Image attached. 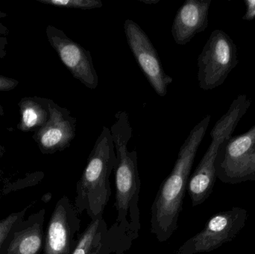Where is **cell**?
Wrapping results in <instances>:
<instances>
[{
    "label": "cell",
    "instance_id": "6da1fadb",
    "mask_svg": "<svg viewBox=\"0 0 255 254\" xmlns=\"http://www.w3.org/2000/svg\"><path fill=\"white\" fill-rule=\"evenodd\" d=\"M111 129L115 152V186L117 219L108 228L107 237L113 254H124L130 249L140 231L139 200L140 178L136 150L129 152L128 144L133 135L128 113L119 111Z\"/></svg>",
    "mask_w": 255,
    "mask_h": 254
},
{
    "label": "cell",
    "instance_id": "7a4b0ae2",
    "mask_svg": "<svg viewBox=\"0 0 255 254\" xmlns=\"http://www.w3.org/2000/svg\"><path fill=\"white\" fill-rule=\"evenodd\" d=\"M211 119V115H207L191 130L180 148L172 171L160 185L151 205V233L159 243L167 241L178 228L192 167Z\"/></svg>",
    "mask_w": 255,
    "mask_h": 254
},
{
    "label": "cell",
    "instance_id": "3957f363",
    "mask_svg": "<svg viewBox=\"0 0 255 254\" xmlns=\"http://www.w3.org/2000/svg\"><path fill=\"white\" fill-rule=\"evenodd\" d=\"M116 158L111 129L104 126L76 186L74 206L79 215L85 212L91 220L103 216L112 195L110 176Z\"/></svg>",
    "mask_w": 255,
    "mask_h": 254
},
{
    "label": "cell",
    "instance_id": "277c9868",
    "mask_svg": "<svg viewBox=\"0 0 255 254\" xmlns=\"http://www.w3.org/2000/svg\"><path fill=\"white\" fill-rule=\"evenodd\" d=\"M252 100L245 94L232 101L228 111L216 122L211 130V143L189 180L187 189L192 205L197 207L212 193L215 184V163L222 144L232 137L237 126L251 107Z\"/></svg>",
    "mask_w": 255,
    "mask_h": 254
},
{
    "label": "cell",
    "instance_id": "5b68a950",
    "mask_svg": "<svg viewBox=\"0 0 255 254\" xmlns=\"http://www.w3.org/2000/svg\"><path fill=\"white\" fill-rule=\"evenodd\" d=\"M239 64L238 47L222 29L211 32L198 58V81L201 89L211 90L224 84Z\"/></svg>",
    "mask_w": 255,
    "mask_h": 254
},
{
    "label": "cell",
    "instance_id": "8992f818",
    "mask_svg": "<svg viewBox=\"0 0 255 254\" xmlns=\"http://www.w3.org/2000/svg\"><path fill=\"white\" fill-rule=\"evenodd\" d=\"M217 178L237 184L255 180V125L222 144L215 163Z\"/></svg>",
    "mask_w": 255,
    "mask_h": 254
},
{
    "label": "cell",
    "instance_id": "52a82bcc",
    "mask_svg": "<svg viewBox=\"0 0 255 254\" xmlns=\"http://www.w3.org/2000/svg\"><path fill=\"white\" fill-rule=\"evenodd\" d=\"M248 212L233 207L217 213L207 222L205 228L186 241L175 254L209 253L232 242L244 229Z\"/></svg>",
    "mask_w": 255,
    "mask_h": 254
},
{
    "label": "cell",
    "instance_id": "ba28073f",
    "mask_svg": "<svg viewBox=\"0 0 255 254\" xmlns=\"http://www.w3.org/2000/svg\"><path fill=\"white\" fill-rule=\"evenodd\" d=\"M124 31L128 45L148 83L157 95L164 97L173 79L165 73L158 53L149 37L131 19L125 21Z\"/></svg>",
    "mask_w": 255,
    "mask_h": 254
},
{
    "label": "cell",
    "instance_id": "9c48e42d",
    "mask_svg": "<svg viewBox=\"0 0 255 254\" xmlns=\"http://www.w3.org/2000/svg\"><path fill=\"white\" fill-rule=\"evenodd\" d=\"M46 34L49 44L72 76L90 89H97L99 77L91 52L53 25L46 27Z\"/></svg>",
    "mask_w": 255,
    "mask_h": 254
},
{
    "label": "cell",
    "instance_id": "30bf717a",
    "mask_svg": "<svg viewBox=\"0 0 255 254\" xmlns=\"http://www.w3.org/2000/svg\"><path fill=\"white\" fill-rule=\"evenodd\" d=\"M74 204L63 196L55 205L45 235L43 254H70L81 228V219Z\"/></svg>",
    "mask_w": 255,
    "mask_h": 254
},
{
    "label": "cell",
    "instance_id": "8fae6325",
    "mask_svg": "<svg viewBox=\"0 0 255 254\" xmlns=\"http://www.w3.org/2000/svg\"><path fill=\"white\" fill-rule=\"evenodd\" d=\"M49 118L41 128L34 131L33 140L43 155H52L70 147L76 135V118L66 107L49 99Z\"/></svg>",
    "mask_w": 255,
    "mask_h": 254
},
{
    "label": "cell",
    "instance_id": "7c38bea8",
    "mask_svg": "<svg viewBox=\"0 0 255 254\" xmlns=\"http://www.w3.org/2000/svg\"><path fill=\"white\" fill-rule=\"evenodd\" d=\"M45 209L21 219L7 234L0 254H40L44 246Z\"/></svg>",
    "mask_w": 255,
    "mask_h": 254
},
{
    "label": "cell",
    "instance_id": "4fadbf2b",
    "mask_svg": "<svg viewBox=\"0 0 255 254\" xmlns=\"http://www.w3.org/2000/svg\"><path fill=\"white\" fill-rule=\"evenodd\" d=\"M211 0H186L178 9L172 25V37L176 44H187L208 27Z\"/></svg>",
    "mask_w": 255,
    "mask_h": 254
},
{
    "label": "cell",
    "instance_id": "5bb4252c",
    "mask_svg": "<svg viewBox=\"0 0 255 254\" xmlns=\"http://www.w3.org/2000/svg\"><path fill=\"white\" fill-rule=\"evenodd\" d=\"M108 226L103 216L93 219L86 229L78 236L70 254H112L107 237Z\"/></svg>",
    "mask_w": 255,
    "mask_h": 254
},
{
    "label": "cell",
    "instance_id": "9a60e30c",
    "mask_svg": "<svg viewBox=\"0 0 255 254\" xmlns=\"http://www.w3.org/2000/svg\"><path fill=\"white\" fill-rule=\"evenodd\" d=\"M20 120L17 129L22 132L36 131L49 120V98L24 97L18 103Z\"/></svg>",
    "mask_w": 255,
    "mask_h": 254
},
{
    "label": "cell",
    "instance_id": "2e32d148",
    "mask_svg": "<svg viewBox=\"0 0 255 254\" xmlns=\"http://www.w3.org/2000/svg\"><path fill=\"white\" fill-rule=\"evenodd\" d=\"M42 4L63 7V8L91 10L103 7V1L100 0H36Z\"/></svg>",
    "mask_w": 255,
    "mask_h": 254
},
{
    "label": "cell",
    "instance_id": "e0dca14e",
    "mask_svg": "<svg viewBox=\"0 0 255 254\" xmlns=\"http://www.w3.org/2000/svg\"><path fill=\"white\" fill-rule=\"evenodd\" d=\"M28 208H29L28 207H25L22 211L11 213L7 217L0 220V249L7 234L11 231L12 228L19 221L25 218V213Z\"/></svg>",
    "mask_w": 255,
    "mask_h": 254
},
{
    "label": "cell",
    "instance_id": "ac0fdd59",
    "mask_svg": "<svg viewBox=\"0 0 255 254\" xmlns=\"http://www.w3.org/2000/svg\"><path fill=\"white\" fill-rule=\"evenodd\" d=\"M19 82L16 79L0 75V92H8L13 90L19 85ZM4 115V108L0 104V116Z\"/></svg>",
    "mask_w": 255,
    "mask_h": 254
},
{
    "label": "cell",
    "instance_id": "d6986e66",
    "mask_svg": "<svg viewBox=\"0 0 255 254\" xmlns=\"http://www.w3.org/2000/svg\"><path fill=\"white\" fill-rule=\"evenodd\" d=\"M8 32L7 27L0 22V59L4 58L7 55L6 47L7 45V39L6 36L8 34Z\"/></svg>",
    "mask_w": 255,
    "mask_h": 254
},
{
    "label": "cell",
    "instance_id": "ffe728a7",
    "mask_svg": "<svg viewBox=\"0 0 255 254\" xmlns=\"http://www.w3.org/2000/svg\"><path fill=\"white\" fill-rule=\"evenodd\" d=\"M247 11L243 16V19L247 21L254 20L255 19V0H245Z\"/></svg>",
    "mask_w": 255,
    "mask_h": 254
},
{
    "label": "cell",
    "instance_id": "44dd1931",
    "mask_svg": "<svg viewBox=\"0 0 255 254\" xmlns=\"http://www.w3.org/2000/svg\"><path fill=\"white\" fill-rule=\"evenodd\" d=\"M141 2L145 3V4H157V2L160 1V0H139Z\"/></svg>",
    "mask_w": 255,
    "mask_h": 254
},
{
    "label": "cell",
    "instance_id": "7402d4cb",
    "mask_svg": "<svg viewBox=\"0 0 255 254\" xmlns=\"http://www.w3.org/2000/svg\"><path fill=\"white\" fill-rule=\"evenodd\" d=\"M5 17H7V13L0 10V19H4Z\"/></svg>",
    "mask_w": 255,
    "mask_h": 254
}]
</instances>
